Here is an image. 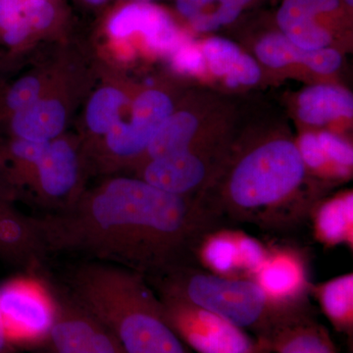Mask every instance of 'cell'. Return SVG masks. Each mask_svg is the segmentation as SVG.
<instances>
[{
  "mask_svg": "<svg viewBox=\"0 0 353 353\" xmlns=\"http://www.w3.org/2000/svg\"><path fill=\"white\" fill-rule=\"evenodd\" d=\"M37 223L46 253H80L145 278L194 263L202 234L220 226L203 202L125 176Z\"/></svg>",
  "mask_w": 353,
  "mask_h": 353,
  "instance_id": "cell-1",
  "label": "cell"
},
{
  "mask_svg": "<svg viewBox=\"0 0 353 353\" xmlns=\"http://www.w3.org/2000/svg\"><path fill=\"white\" fill-rule=\"evenodd\" d=\"M307 171L296 145L285 139L250 150L234 165L216 219L289 232L308 220L316 202L301 196Z\"/></svg>",
  "mask_w": 353,
  "mask_h": 353,
  "instance_id": "cell-2",
  "label": "cell"
},
{
  "mask_svg": "<svg viewBox=\"0 0 353 353\" xmlns=\"http://www.w3.org/2000/svg\"><path fill=\"white\" fill-rule=\"evenodd\" d=\"M71 284L73 296L106 325L125 353H194L172 328L159 296L138 272L92 261L76 269Z\"/></svg>",
  "mask_w": 353,
  "mask_h": 353,
  "instance_id": "cell-3",
  "label": "cell"
},
{
  "mask_svg": "<svg viewBox=\"0 0 353 353\" xmlns=\"http://www.w3.org/2000/svg\"><path fill=\"white\" fill-rule=\"evenodd\" d=\"M158 296L180 299L210 311L252 334L268 338L284 323L305 313H287L274 307L252 279L221 277L194 263L179 265L150 278Z\"/></svg>",
  "mask_w": 353,
  "mask_h": 353,
  "instance_id": "cell-4",
  "label": "cell"
},
{
  "mask_svg": "<svg viewBox=\"0 0 353 353\" xmlns=\"http://www.w3.org/2000/svg\"><path fill=\"white\" fill-rule=\"evenodd\" d=\"M172 328L194 353H252L259 341L221 316L180 299L159 296Z\"/></svg>",
  "mask_w": 353,
  "mask_h": 353,
  "instance_id": "cell-5",
  "label": "cell"
},
{
  "mask_svg": "<svg viewBox=\"0 0 353 353\" xmlns=\"http://www.w3.org/2000/svg\"><path fill=\"white\" fill-rule=\"evenodd\" d=\"M54 311L52 292L37 281L15 278L0 285V320L14 347L48 341Z\"/></svg>",
  "mask_w": 353,
  "mask_h": 353,
  "instance_id": "cell-6",
  "label": "cell"
},
{
  "mask_svg": "<svg viewBox=\"0 0 353 353\" xmlns=\"http://www.w3.org/2000/svg\"><path fill=\"white\" fill-rule=\"evenodd\" d=\"M252 280L274 307L287 313L310 311L312 283L307 256L290 245L268 246V252Z\"/></svg>",
  "mask_w": 353,
  "mask_h": 353,
  "instance_id": "cell-7",
  "label": "cell"
},
{
  "mask_svg": "<svg viewBox=\"0 0 353 353\" xmlns=\"http://www.w3.org/2000/svg\"><path fill=\"white\" fill-rule=\"evenodd\" d=\"M52 294L55 311L48 343L53 353H125L112 332L73 294Z\"/></svg>",
  "mask_w": 353,
  "mask_h": 353,
  "instance_id": "cell-8",
  "label": "cell"
},
{
  "mask_svg": "<svg viewBox=\"0 0 353 353\" xmlns=\"http://www.w3.org/2000/svg\"><path fill=\"white\" fill-rule=\"evenodd\" d=\"M172 111V101L163 92L148 90L139 95L132 108L131 121L125 123L120 120L106 134L111 157L117 160L141 157Z\"/></svg>",
  "mask_w": 353,
  "mask_h": 353,
  "instance_id": "cell-9",
  "label": "cell"
},
{
  "mask_svg": "<svg viewBox=\"0 0 353 353\" xmlns=\"http://www.w3.org/2000/svg\"><path fill=\"white\" fill-rule=\"evenodd\" d=\"M32 176L41 197L59 204L60 211L73 205L78 199L76 192L80 182V162L75 150L67 141H50L29 179Z\"/></svg>",
  "mask_w": 353,
  "mask_h": 353,
  "instance_id": "cell-10",
  "label": "cell"
},
{
  "mask_svg": "<svg viewBox=\"0 0 353 353\" xmlns=\"http://www.w3.org/2000/svg\"><path fill=\"white\" fill-rule=\"evenodd\" d=\"M108 31L118 39L139 32L152 50L170 54L183 39L168 14L159 7L141 2L116 11L109 18Z\"/></svg>",
  "mask_w": 353,
  "mask_h": 353,
  "instance_id": "cell-11",
  "label": "cell"
},
{
  "mask_svg": "<svg viewBox=\"0 0 353 353\" xmlns=\"http://www.w3.org/2000/svg\"><path fill=\"white\" fill-rule=\"evenodd\" d=\"M209 175L210 167L203 155L188 150L146 160L141 179L169 194L189 196L201 189Z\"/></svg>",
  "mask_w": 353,
  "mask_h": 353,
  "instance_id": "cell-12",
  "label": "cell"
},
{
  "mask_svg": "<svg viewBox=\"0 0 353 353\" xmlns=\"http://www.w3.org/2000/svg\"><path fill=\"white\" fill-rule=\"evenodd\" d=\"M46 254L36 218L23 215L0 199V259L34 271Z\"/></svg>",
  "mask_w": 353,
  "mask_h": 353,
  "instance_id": "cell-13",
  "label": "cell"
},
{
  "mask_svg": "<svg viewBox=\"0 0 353 353\" xmlns=\"http://www.w3.org/2000/svg\"><path fill=\"white\" fill-rule=\"evenodd\" d=\"M308 220L313 238L324 248L345 246L353 250V194L341 192L331 199L316 202Z\"/></svg>",
  "mask_w": 353,
  "mask_h": 353,
  "instance_id": "cell-14",
  "label": "cell"
},
{
  "mask_svg": "<svg viewBox=\"0 0 353 353\" xmlns=\"http://www.w3.org/2000/svg\"><path fill=\"white\" fill-rule=\"evenodd\" d=\"M241 230L215 227L202 234L194 250V261L221 277L246 279L241 265Z\"/></svg>",
  "mask_w": 353,
  "mask_h": 353,
  "instance_id": "cell-15",
  "label": "cell"
},
{
  "mask_svg": "<svg viewBox=\"0 0 353 353\" xmlns=\"http://www.w3.org/2000/svg\"><path fill=\"white\" fill-rule=\"evenodd\" d=\"M259 341L272 353H339L328 330L310 312L284 323Z\"/></svg>",
  "mask_w": 353,
  "mask_h": 353,
  "instance_id": "cell-16",
  "label": "cell"
},
{
  "mask_svg": "<svg viewBox=\"0 0 353 353\" xmlns=\"http://www.w3.org/2000/svg\"><path fill=\"white\" fill-rule=\"evenodd\" d=\"M314 297L325 317L336 333L347 336L350 347L353 340V274L336 277L311 285Z\"/></svg>",
  "mask_w": 353,
  "mask_h": 353,
  "instance_id": "cell-17",
  "label": "cell"
},
{
  "mask_svg": "<svg viewBox=\"0 0 353 353\" xmlns=\"http://www.w3.org/2000/svg\"><path fill=\"white\" fill-rule=\"evenodd\" d=\"M317 13L313 0H284L278 13V24L283 34L297 48L316 50L326 48L331 36L326 30L316 24Z\"/></svg>",
  "mask_w": 353,
  "mask_h": 353,
  "instance_id": "cell-18",
  "label": "cell"
},
{
  "mask_svg": "<svg viewBox=\"0 0 353 353\" xmlns=\"http://www.w3.org/2000/svg\"><path fill=\"white\" fill-rule=\"evenodd\" d=\"M66 122L65 108L55 99H41L12 114L11 129L16 138L50 141L62 132Z\"/></svg>",
  "mask_w": 353,
  "mask_h": 353,
  "instance_id": "cell-19",
  "label": "cell"
},
{
  "mask_svg": "<svg viewBox=\"0 0 353 353\" xmlns=\"http://www.w3.org/2000/svg\"><path fill=\"white\" fill-rule=\"evenodd\" d=\"M299 116L310 125H324L341 117L352 118V94L336 85H320L303 90Z\"/></svg>",
  "mask_w": 353,
  "mask_h": 353,
  "instance_id": "cell-20",
  "label": "cell"
},
{
  "mask_svg": "<svg viewBox=\"0 0 353 353\" xmlns=\"http://www.w3.org/2000/svg\"><path fill=\"white\" fill-rule=\"evenodd\" d=\"M197 127L199 122L192 114H171L170 117L155 132L146 148L148 160L190 150V143L196 134Z\"/></svg>",
  "mask_w": 353,
  "mask_h": 353,
  "instance_id": "cell-21",
  "label": "cell"
},
{
  "mask_svg": "<svg viewBox=\"0 0 353 353\" xmlns=\"http://www.w3.org/2000/svg\"><path fill=\"white\" fill-rule=\"evenodd\" d=\"M126 97L113 88L99 90L90 99L87 110L88 126L95 134H106L120 121Z\"/></svg>",
  "mask_w": 353,
  "mask_h": 353,
  "instance_id": "cell-22",
  "label": "cell"
},
{
  "mask_svg": "<svg viewBox=\"0 0 353 353\" xmlns=\"http://www.w3.org/2000/svg\"><path fill=\"white\" fill-rule=\"evenodd\" d=\"M34 34L25 12L24 0H0V41L17 48Z\"/></svg>",
  "mask_w": 353,
  "mask_h": 353,
  "instance_id": "cell-23",
  "label": "cell"
},
{
  "mask_svg": "<svg viewBox=\"0 0 353 353\" xmlns=\"http://www.w3.org/2000/svg\"><path fill=\"white\" fill-rule=\"evenodd\" d=\"M260 61L272 68H282L292 63H303L305 50L297 48L283 34L264 37L255 48Z\"/></svg>",
  "mask_w": 353,
  "mask_h": 353,
  "instance_id": "cell-24",
  "label": "cell"
},
{
  "mask_svg": "<svg viewBox=\"0 0 353 353\" xmlns=\"http://www.w3.org/2000/svg\"><path fill=\"white\" fill-rule=\"evenodd\" d=\"M209 69L216 76H228L233 71L241 57L238 46L226 39H208L201 46Z\"/></svg>",
  "mask_w": 353,
  "mask_h": 353,
  "instance_id": "cell-25",
  "label": "cell"
},
{
  "mask_svg": "<svg viewBox=\"0 0 353 353\" xmlns=\"http://www.w3.org/2000/svg\"><path fill=\"white\" fill-rule=\"evenodd\" d=\"M325 155L333 168L334 176L338 179H347L352 175L353 165L352 146L329 132L318 134Z\"/></svg>",
  "mask_w": 353,
  "mask_h": 353,
  "instance_id": "cell-26",
  "label": "cell"
},
{
  "mask_svg": "<svg viewBox=\"0 0 353 353\" xmlns=\"http://www.w3.org/2000/svg\"><path fill=\"white\" fill-rule=\"evenodd\" d=\"M59 0H24L25 12L34 34L48 32L60 25Z\"/></svg>",
  "mask_w": 353,
  "mask_h": 353,
  "instance_id": "cell-27",
  "label": "cell"
},
{
  "mask_svg": "<svg viewBox=\"0 0 353 353\" xmlns=\"http://www.w3.org/2000/svg\"><path fill=\"white\" fill-rule=\"evenodd\" d=\"M50 141H28L16 139L9 146V153L16 164V170L29 178L34 166L43 158Z\"/></svg>",
  "mask_w": 353,
  "mask_h": 353,
  "instance_id": "cell-28",
  "label": "cell"
},
{
  "mask_svg": "<svg viewBox=\"0 0 353 353\" xmlns=\"http://www.w3.org/2000/svg\"><path fill=\"white\" fill-rule=\"evenodd\" d=\"M306 171L316 172L323 176L336 178L333 168L329 163L317 134H304L296 145Z\"/></svg>",
  "mask_w": 353,
  "mask_h": 353,
  "instance_id": "cell-29",
  "label": "cell"
},
{
  "mask_svg": "<svg viewBox=\"0 0 353 353\" xmlns=\"http://www.w3.org/2000/svg\"><path fill=\"white\" fill-rule=\"evenodd\" d=\"M171 57L176 71L190 75H201L205 71L206 61L201 46L189 39H183L171 53Z\"/></svg>",
  "mask_w": 353,
  "mask_h": 353,
  "instance_id": "cell-30",
  "label": "cell"
},
{
  "mask_svg": "<svg viewBox=\"0 0 353 353\" xmlns=\"http://www.w3.org/2000/svg\"><path fill=\"white\" fill-rule=\"evenodd\" d=\"M41 83L36 78L26 77L14 83L6 95V106L11 114L29 108L39 101Z\"/></svg>",
  "mask_w": 353,
  "mask_h": 353,
  "instance_id": "cell-31",
  "label": "cell"
},
{
  "mask_svg": "<svg viewBox=\"0 0 353 353\" xmlns=\"http://www.w3.org/2000/svg\"><path fill=\"white\" fill-rule=\"evenodd\" d=\"M303 64L320 74H331L341 64V57L338 51L332 48L305 50Z\"/></svg>",
  "mask_w": 353,
  "mask_h": 353,
  "instance_id": "cell-32",
  "label": "cell"
},
{
  "mask_svg": "<svg viewBox=\"0 0 353 353\" xmlns=\"http://www.w3.org/2000/svg\"><path fill=\"white\" fill-rule=\"evenodd\" d=\"M260 76L261 72L255 60L248 55L241 54L233 71L226 76V83L231 88L238 87L239 85H254L259 82Z\"/></svg>",
  "mask_w": 353,
  "mask_h": 353,
  "instance_id": "cell-33",
  "label": "cell"
},
{
  "mask_svg": "<svg viewBox=\"0 0 353 353\" xmlns=\"http://www.w3.org/2000/svg\"><path fill=\"white\" fill-rule=\"evenodd\" d=\"M217 0H176V8L183 17H194L203 12L206 7L214 3Z\"/></svg>",
  "mask_w": 353,
  "mask_h": 353,
  "instance_id": "cell-34",
  "label": "cell"
},
{
  "mask_svg": "<svg viewBox=\"0 0 353 353\" xmlns=\"http://www.w3.org/2000/svg\"><path fill=\"white\" fill-rule=\"evenodd\" d=\"M317 13L330 12L338 8L339 0H313Z\"/></svg>",
  "mask_w": 353,
  "mask_h": 353,
  "instance_id": "cell-35",
  "label": "cell"
},
{
  "mask_svg": "<svg viewBox=\"0 0 353 353\" xmlns=\"http://www.w3.org/2000/svg\"><path fill=\"white\" fill-rule=\"evenodd\" d=\"M0 353H17L15 347L7 340L3 327H2L1 320H0Z\"/></svg>",
  "mask_w": 353,
  "mask_h": 353,
  "instance_id": "cell-36",
  "label": "cell"
},
{
  "mask_svg": "<svg viewBox=\"0 0 353 353\" xmlns=\"http://www.w3.org/2000/svg\"><path fill=\"white\" fill-rule=\"evenodd\" d=\"M222 6L236 7V8H243L246 3L250 1V0H217Z\"/></svg>",
  "mask_w": 353,
  "mask_h": 353,
  "instance_id": "cell-37",
  "label": "cell"
},
{
  "mask_svg": "<svg viewBox=\"0 0 353 353\" xmlns=\"http://www.w3.org/2000/svg\"><path fill=\"white\" fill-rule=\"evenodd\" d=\"M79 1L82 2L85 6L90 7H101L103 6L104 4L108 3L109 0H79Z\"/></svg>",
  "mask_w": 353,
  "mask_h": 353,
  "instance_id": "cell-38",
  "label": "cell"
},
{
  "mask_svg": "<svg viewBox=\"0 0 353 353\" xmlns=\"http://www.w3.org/2000/svg\"><path fill=\"white\" fill-rule=\"evenodd\" d=\"M252 353H272L268 348L265 347L259 341V347L256 350H254Z\"/></svg>",
  "mask_w": 353,
  "mask_h": 353,
  "instance_id": "cell-39",
  "label": "cell"
},
{
  "mask_svg": "<svg viewBox=\"0 0 353 353\" xmlns=\"http://www.w3.org/2000/svg\"><path fill=\"white\" fill-rule=\"evenodd\" d=\"M345 1H347V3L348 4V6H352L353 4V0H345Z\"/></svg>",
  "mask_w": 353,
  "mask_h": 353,
  "instance_id": "cell-40",
  "label": "cell"
}]
</instances>
